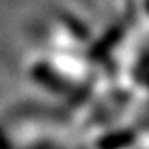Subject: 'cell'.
Listing matches in <instances>:
<instances>
[{
    "label": "cell",
    "instance_id": "7",
    "mask_svg": "<svg viewBox=\"0 0 149 149\" xmlns=\"http://www.w3.org/2000/svg\"><path fill=\"white\" fill-rule=\"evenodd\" d=\"M144 7H146V12L149 13V0H146V2H144Z\"/></svg>",
    "mask_w": 149,
    "mask_h": 149
},
{
    "label": "cell",
    "instance_id": "4",
    "mask_svg": "<svg viewBox=\"0 0 149 149\" xmlns=\"http://www.w3.org/2000/svg\"><path fill=\"white\" fill-rule=\"evenodd\" d=\"M60 20H61V25L68 30L70 35H71L74 40H78V42H86V40L90 38V30H88V27H86L81 20H78L74 15L63 12V13H60Z\"/></svg>",
    "mask_w": 149,
    "mask_h": 149
},
{
    "label": "cell",
    "instance_id": "1",
    "mask_svg": "<svg viewBox=\"0 0 149 149\" xmlns=\"http://www.w3.org/2000/svg\"><path fill=\"white\" fill-rule=\"evenodd\" d=\"M30 76L35 83H38L40 86H43L45 90L52 91V93H56V95H63V93H68L70 90V85L66 83L63 76L55 71L50 65L43 63H35L30 70Z\"/></svg>",
    "mask_w": 149,
    "mask_h": 149
},
{
    "label": "cell",
    "instance_id": "6",
    "mask_svg": "<svg viewBox=\"0 0 149 149\" xmlns=\"http://www.w3.org/2000/svg\"><path fill=\"white\" fill-rule=\"evenodd\" d=\"M0 149H12L8 139L5 138V134L2 133V131H0Z\"/></svg>",
    "mask_w": 149,
    "mask_h": 149
},
{
    "label": "cell",
    "instance_id": "3",
    "mask_svg": "<svg viewBox=\"0 0 149 149\" xmlns=\"http://www.w3.org/2000/svg\"><path fill=\"white\" fill-rule=\"evenodd\" d=\"M123 32H124V30H123V27L119 25V23H116V25L109 27L106 32H104V35H101V38H98V40L91 45L90 56L93 60L104 58V56L109 53V50H111V48L114 47L119 40H121Z\"/></svg>",
    "mask_w": 149,
    "mask_h": 149
},
{
    "label": "cell",
    "instance_id": "5",
    "mask_svg": "<svg viewBox=\"0 0 149 149\" xmlns=\"http://www.w3.org/2000/svg\"><path fill=\"white\" fill-rule=\"evenodd\" d=\"M25 149H53V143L52 141H37L25 146Z\"/></svg>",
    "mask_w": 149,
    "mask_h": 149
},
{
    "label": "cell",
    "instance_id": "2",
    "mask_svg": "<svg viewBox=\"0 0 149 149\" xmlns=\"http://www.w3.org/2000/svg\"><path fill=\"white\" fill-rule=\"evenodd\" d=\"M134 139L136 136L131 129H116L101 134L95 141V149H129Z\"/></svg>",
    "mask_w": 149,
    "mask_h": 149
}]
</instances>
